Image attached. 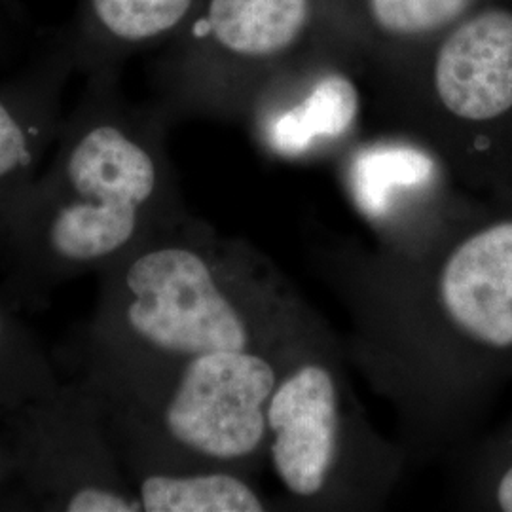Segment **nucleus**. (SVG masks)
Here are the masks:
<instances>
[{"label": "nucleus", "instance_id": "7", "mask_svg": "<svg viewBox=\"0 0 512 512\" xmlns=\"http://www.w3.org/2000/svg\"><path fill=\"white\" fill-rule=\"evenodd\" d=\"M361 76V61L325 25L256 93L241 122L272 160H336L361 135Z\"/></svg>", "mask_w": 512, "mask_h": 512}, {"label": "nucleus", "instance_id": "4", "mask_svg": "<svg viewBox=\"0 0 512 512\" xmlns=\"http://www.w3.org/2000/svg\"><path fill=\"white\" fill-rule=\"evenodd\" d=\"M266 465L281 511L384 509L410 465L359 401L342 338L323 330L281 372L268 404Z\"/></svg>", "mask_w": 512, "mask_h": 512}, {"label": "nucleus", "instance_id": "1", "mask_svg": "<svg viewBox=\"0 0 512 512\" xmlns=\"http://www.w3.org/2000/svg\"><path fill=\"white\" fill-rule=\"evenodd\" d=\"M315 264L349 313V363L391 404L408 461L456 448L512 380V192L473 194L418 243Z\"/></svg>", "mask_w": 512, "mask_h": 512}, {"label": "nucleus", "instance_id": "5", "mask_svg": "<svg viewBox=\"0 0 512 512\" xmlns=\"http://www.w3.org/2000/svg\"><path fill=\"white\" fill-rule=\"evenodd\" d=\"M327 23V0H200L154 65L173 116L241 122L256 93Z\"/></svg>", "mask_w": 512, "mask_h": 512}, {"label": "nucleus", "instance_id": "3", "mask_svg": "<svg viewBox=\"0 0 512 512\" xmlns=\"http://www.w3.org/2000/svg\"><path fill=\"white\" fill-rule=\"evenodd\" d=\"M378 105L467 190L512 192V0H492L401 61L368 74Z\"/></svg>", "mask_w": 512, "mask_h": 512}, {"label": "nucleus", "instance_id": "12", "mask_svg": "<svg viewBox=\"0 0 512 512\" xmlns=\"http://www.w3.org/2000/svg\"><path fill=\"white\" fill-rule=\"evenodd\" d=\"M147 512L281 511L253 482V476L230 469L154 471L139 488Z\"/></svg>", "mask_w": 512, "mask_h": 512}, {"label": "nucleus", "instance_id": "14", "mask_svg": "<svg viewBox=\"0 0 512 512\" xmlns=\"http://www.w3.org/2000/svg\"><path fill=\"white\" fill-rule=\"evenodd\" d=\"M456 475L461 509L512 512V418L465 452Z\"/></svg>", "mask_w": 512, "mask_h": 512}, {"label": "nucleus", "instance_id": "2", "mask_svg": "<svg viewBox=\"0 0 512 512\" xmlns=\"http://www.w3.org/2000/svg\"><path fill=\"white\" fill-rule=\"evenodd\" d=\"M124 321L148 372L217 351L287 348L329 323L247 243L167 226L124 274Z\"/></svg>", "mask_w": 512, "mask_h": 512}, {"label": "nucleus", "instance_id": "11", "mask_svg": "<svg viewBox=\"0 0 512 512\" xmlns=\"http://www.w3.org/2000/svg\"><path fill=\"white\" fill-rule=\"evenodd\" d=\"M74 69L67 40L59 35L31 69L0 86V188L35 164L52 128L59 90Z\"/></svg>", "mask_w": 512, "mask_h": 512}, {"label": "nucleus", "instance_id": "16", "mask_svg": "<svg viewBox=\"0 0 512 512\" xmlns=\"http://www.w3.org/2000/svg\"><path fill=\"white\" fill-rule=\"evenodd\" d=\"M0 332H2V323H0Z\"/></svg>", "mask_w": 512, "mask_h": 512}, {"label": "nucleus", "instance_id": "10", "mask_svg": "<svg viewBox=\"0 0 512 512\" xmlns=\"http://www.w3.org/2000/svg\"><path fill=\"white\" fill-rule=\"evenodd\" d=\"M200 0H78L65 33L82 73L120 71L133 55L160 50L175 37Z\"/></svg>", "mask_w": 512, "mask_h": 512}, {"label": "nucleus", "instance_id": "15", "mask_svg": "<svg viewBox=\"0 0 512 512\" xmlns=\"http://www.w3.org/2000/svg\"><path fill=\"white\" fill-rule=\"evenodd\" d=\"M71 512H137L143 511L139 499H128L101 488H82L69 499Z\"/></svg>", "mask_w": 512, "mask_h": 512}, {"label": "nucleus", "instance_id": "8", "mask_svg": "<svg viewBox=\"0 0 512 512\" xmlns=\"http://www.w3.org/2000/svg\"><path fill=\"white\" fill-rule=\"evenodd\" d=\"M334 162L374 243L391 249L431 236L475 194L459 184L435 148L404 129L359 135Z\"/></svg>", "mask_w": 512, "mask_h": 512}, {"label": "nucleus", "instance_id": "9", "mask_svg": "<svg viewBox=\"0 0 512 512\" xmlns=\"http://www.w3.org/2000/svg\"><path fill=\"white\" fill-rule=\"evenodd\" d=\"M492 0H327V29L365 76L444 35Z\"/></svg>", "mask_w": 512, "mask_h": 512}, {"label": "nucleus", "instance_id": "13", "mask_svg": "<svg viewBox=\"0 0 512 512\" xmlns=\"http://www.w3.org/2000/svg\"><path fill=\"white\" fill-rule=\"evenodd\" d=\"M145 220L141 213L71 198L55 215L50 243L65 260L93 262L131 245Z\"/></svg>", "mask_w": 512, "mask_h": 512}, {"label": "nucleus", "instance_id": "6", "mask_svg": "<svg viewBox=\"0 0 512 512\" xmlns=\"http://www.w3.org/2000/svg\"><path fill=\"white\" fill-rule=\"evenodd\" d=\"M310 340L207 353L150 374L148 418L156 423L162 452L173 458L165 471L230 469L255 476L266 465L275 384Z\"/></svg>", "mask_w": 512, "mask_h": 512}]
</instances>
